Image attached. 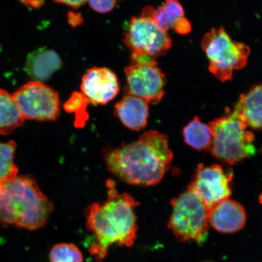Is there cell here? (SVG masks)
I'll use <instances>...</instances> for the list:
<instances>
[{"label": "cell", "mask_w": 262, "mask_h": 262, "mask_svg": "<svg viewBox=\"0 0 262 262\" xmlns=\"http://www.w3.org/2000/svg\"><path fill=\"white\" fill-rule=\"evenodd\" d=\"M107 168L124 182L140 186L158 184L173 159L166 136L156 130L144 133L136 142L104 150Z\"/></svg>", "instance_id": "6da1fadb"}, {"label": "cell", "mask_w": 262, "mask_h": 262, "mask_svg": "<svg viewBox=\"0 0 262 262\" xmlns=\"http://www.w3.org/2000/svg\"><path fill=\"white\" fill-rule=\"evenodd\" d=\"M106 186V201L93 203L84 213L87 229L94 237L90 253L97 262L106 257L111 246L132 247L138 231L136 209L139 202L129 194L118 191L113 180H107Z\"/></svg>", "instance_id": "7a4b0ae2"}, {"label": "cell", "mask_w": 262, "mask_h": 262, "mask_svg": "<svg viewBox=\"0 0 262 262\" xmlns=\"http://www.w3.org/2000/svg\"><path fill=\"white\" fill-rule=\"evenodd\" d=\"M54 204L34 179L17 176L2 185L0 224L35 230L48 224L54 212Z\"/></svg>", "instance_id": "3957f363"}, {"label": "cell", "mask_w": 262, "mask_h": 262, "mask_svg": "<svg viewBox=\"0 0 262 262\" xmlns=\"http://www.w3.org/2000/svg\"><path fill=\"white\" fill-rule=\"evenodd\" d=\"M212 131L211 155L229 165L255 155L254 136L245 121L234 110L209 124Z\"/></svg>", "instance_id": "277c9868"}, {"label": "cell", "mask_w": 262, "mask_h": 262, "mask_svg": "<svg viewBox=\"0 0 262 262\" xmlns=\"http://www.w3.org/2000/svg\"><path fill=\"white\" fill-rule=\"evenodd\" d=\"M201 45L209 60V70L221 81L231 80L234 71L241 70L248 63L250 48L232 40L224 27L206 34Z\"/></svg>", "instance_id": "5b68a950"}, {"label": "cell", "mask_w": 262, "mask_h": 262, "mask_svg": "<svg viewBox=\"0 0 262 262\" xmlns=\"http://www.w3.org/2000/svg\"><path fill=\"white\" fill-rule=\"evenodd\" d=\"M168 227L179 241L202 244L208 235V209L202 199L188 188L171 201Z\"/></svg>", "instance_id": "8992f818"}, {"label": "cell", "mask_w": 262, "mask_h": 262, "mask_svg": "<svg viewBox=\"0 0 262 262\" xmlns=\"http://www.w3.org/2000/svg\"><path fill=\"white\" fill-rule=\"evenodd\" d=\"M12 96L25 120L55 121L60 116L59 94L42 82L29 81Z\"/></svg>", "instance_id": "52a82bcc"}, {"label": "cell", "mask_w": 262, "mask_h": 262, "mask_svg": "<svg viewBox=\"0 0 262 262\" xmlns=\"http://www.w3.org/2000/svg\"><path fill=\"white\" fill-rule=\"evenodd\" d=\"M123 42L132 53L155 58L165 55L172 45L168 32L160 30L151 19L142 16L131 18Z\"/></svg>", "instance_id": "ba28073f"}, {"label": "cell", "mask_w": 262, "mask_h": 262, "mask_svg": "<svg viewBox=\"0 0 262 262\" xmlns=\"http://www.w3.org/2000/svg\"><path fill=\"white\" fill-rule=\"evenodd\" d=\"M232 178L233 173L218 164H200L188 188L202 199L209 210L230 196Z\"/></svg>", "instance_id": "9c48e42d"}, {"label": "cell", "mask_w": 262, "mask_h": 262, "mask_svg": "<svg viewBox=\"0 0 262 262\" xmlns=\"http://www.w3.org/2000/svg\"><path fill=\"white\" fill-rule=\"evenodd\" d=\"M127 95L142 98L147 103H159L165 96L166 77L157 65L139 67L129 65L124 70Z\"/></svg>", "instance_id": "30bf717a"}, {"label": "cell", "mask_w": 262, "mask_h": 262, "mask_svg": "<svg viewBox=\"0 0 262 262\" xmlns=\"http://www.w3.org/2000/svg\"><path fill=\"white\" fill-rule=\"evenodd\" d=\"M120 82L116 74L107 68H93L81 79V93L90 103L103 105L119 94Z\"/></svg>", "instance_id": "8fae6325"}, {"label": "cell", "mask_w": 262, "mask_h": 262, "mask_svg": "<svg viewBox=\"0 0 262 262\" xmlns=\"http://www.w3.org/2000/svg\"><path fill=\"white\" fill-rule=\"evenodd\" d=\"M141 16L151 19L163 32H168L172 29L179 34L185 35L191 31V23L185 17L184 9L177 0H167L156 9L146 6Z\"/></svg>", "instance_id": "7c38bea8"}, {"label": "cell", "mask_w": 262, "mask_h": 262, "mask_svg": "<svg viewBox=\"0 0 262 262\" xmlns=\"http://www.w3.org/2000/svg\"><path fill=\"white\" fill-rule=\"evenodd\" d=\"M247 212L243 206L228 199L213 206L208 211V222L216 231L234 233L243 228Z\"/></svg>", "instance_id": "4fadbf2b"}, {"label": "cell", "mask_w": 262, "mask_h": 262, "mask_svg": "<svg viewBox=\"0 0 262 262\" xmlns=\"http://www.w3.org/2000/svg\"><path fill=\"white\" fill-rule=\"evenodd\" d=\"M63 67V61L56 52L46 48L36 49L26 58L25 71L33 81L49 79Z\"/></svg>", "instance_id": "5bb4252c"}, {"label": "cell", "mask_w": 262, "mask_h": 262, "mask_svg": "<svg viewBox=\"0 0 262 262\" xmlns=\"http://www.w3.org/2000/svg\"><path fill=\"white\" fill-rule=\"evenodd\" d=\"M114 114L124 126L139 131L145 128L147 123L148 103L142 98L126 94L115 105Z\"/></svg>", "instance_id": "9a60e30c"}, {"label": "cell", "mask_w": 262, "mask_h": 262, "mask_svg": "<svg viewBox=\"0 0 262 262\" xmlns=\"http://www.w3.org/2000/svg\"><path fill=\"white\" fill-rule=\"evenodd\" d=\"M233 110L248 127L262 130V83L254 85L247 93L242 94Z\"/></svg>", "instance_id": "2e32d148"}, {"label": "cell", "mask_w": 262, "mask_h": 262, "mask_svg": "<svg viewBox=\"0 0 262 262\" xmlns=\"http://www.w3.org/2000/svg\"><path fill=\"white\" fill-rule=\"evenodd\" d=\"M8 91L0 89V134L9 135L25 122Z\"/></svg>", "instance_id": "e0dca14e"}, {"label": "cell", "mask_w": 262, "mask_h": 262, "mask_svg": "<svg viewBox=\"0 0 262 262\" xmlns=\"http://www.w3.org/2000/svg\"><path fill=\"white\" fill-rule=\"evenodd\" d=\"M185 142L196 150L209 149L212 142V131L209 124L203 123L195 117L182 131Z\"/></svg>", "instance_id": "ac0fdd59"}, {"label": "cell", "mask_w": 262, "mask_h": 262, "mask_svg": "<svg viewBox=\"0 0 262 262\" xmlns=\"http://www.w3.org/2000/svg\"><path fill=\"white\" fill-rule=\"evenodd\" d=\"M16 149L15 141L0 143V185L11 182L17 177L18 168L14 158Z\"/></svg>", "instance_id": "d6986e66"}, {"label": "cell", "mask_w": 262, "mask_h": 262, "mask_svg": "<svg viewBox=\"0 0 262 262\" xmlns=\"http://www.w3.org/2000/svg\"><path fill=\"white\" fill-rule=\"evenodd\" d=\"M89 104L87 98L80 92H74L70 99L64 104V110L67 113L75 114V127H83L89 119V114L86 111Z\"/></svg>", "instance_id": "ffe728a7"}, {"label": "cell", "mask_w": 262, "mask_h": 262, "mask_svg": "<svg viewBox=\"0 0 262 262\" xmlns=\"http://www.w3.org/2000/svg\"><path fill=\"white\" fill-rule=\"evenodd\" d=\"M51 262H83L80 249L73 244L55 245L49 254Z\"/></svg>", "instance_id": "44dd1931"}, {"label": "cell", "mask_w": 262, "mask_h": 262, "mask_svg": "<svg viewBox=\"0 0 262 262\" xmlns=\"http://www.w3.org/2000/svg\"><path fill=\"white\" fill-rule=\"evenodd\" d=\"M130 65L139 66V67H150L157 65L156 58L149 55L140 53L131 54Z\"/></svg>", "instance_id": "7402d4cb"}, {"label": "cell", "mask_w": 262, "mask_h": 262, "mask_svg": "<svg viewBox=\"0 0 262 262\" xmlns=\"http://www.w3.org/2000/svg\"><path fill=\"white\" fill-rule=\"evenodd\" d=\"M117 1L110 0V1H89L88 2L90 7L100 14H106V13L112 11L116 7Z\"/></svg>", "instance_id": "603a6c76"}, {"label": "cell", "mask_w": 262, "mask_h": 262, "mask_svg": "<svg viewBox=\"0 0 262 262\" xmlns=\"http://www.w3.org/2000/svg\"><path fill=\"white\" fill-rule=\"evenodd\" d=\"M68 21L69 25L75 28L83 25V18L80 13L71 11L68 14Z\"/></svg>", "instance_id": "cb8c5ba5"}, {"label": "cell", "mask_w": 262, "mask_h": 262, "mask_svg": "<svg viewBox=\"0 0 262 262\" xmlns=\"http://www.w3.org/2000/svg\"><path fill=\"white\" fill-rule=\"evenodd\" d=\"M55 2L59 3V4L69 6V7L74 9H79L88 3L87 1H81V0H74V1H70V0L68 1L67 0V1H56Z\"/></svg>", "instance_id": "d4e9b609"}, {"label": "cell", "mask_w": 262, "mask_h": 262, "mask_svg": "<svg viewBox=\"0 0 262 262\" xmlns=\"http://www.w3.org/2000/svg\"><path fill=\"white\" fill-rule=\"evenodd\" d=\"M21 3L28 8L35 9L40 8L41 6L45 4L44 1H24L21 2Z\"/></svg>", "instance_id": "484cf974"}, {"label": "cell", "mask_w": 262, "mask_h": 262, "mask_svg": "<svg viewBox=\"0 0 262 262\" xmlns=\"http://www.w3.org/2000/svg\"><path fill=\"white\" fill-rule=\"evenodd\" d=\"M1 190H2V185H0V192H1Z\"/></svg>", "instance_id": "4316f807"}]
</instances>
